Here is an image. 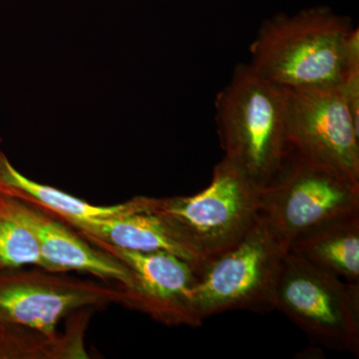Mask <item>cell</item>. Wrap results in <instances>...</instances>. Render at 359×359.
I'll return each instance as SVG.
<instances>
[{
	"label": "cell",
	"mask_w": 359,
	"mask_h": 359,
	"mask_svg": "<svg viewBox=\"0 0 359 359\" xmlns=\"http://www.w3.org/2000/svg\"><path fill=\"white\" fill-rule=\"evenodd\" d=\"M287 254V248L259 215L238 244L201 266L195 302L202 320L230 311L275 309L276 287Z\"/></svg>",
	"instance_id": "cell-5"
},
{
	"label": "cell",
	"mask_w": 359,
	"mask_h": 359,
	"mask_svg": "<svg viewBox=\"0 0 359 359\" xmlns=\"http://www.w3.org/2000/svg\"><path fill=\"white\" fill-rule=\"evenodd\" d=\"M65 273L0 271V359L87 358L86 323L65 334L59 327L84 309L118 304L121 287Z\"/></svg>",
	"instance_id": "cell-1"
},
{
	"label": "cell",
	"mask_w": 359,
	"mask_h": 359,
	"mask_svg": "<svg viewBox=\"0 0 359 359\" xmlns=\"http://www.w3.org/2000/svg\"><path fill=\"white\" fill-rule=\"evenodd\" d=\"M129 211L109 218L68 222V226L81 236H87L135 252H165L193 264L199 271L200 264L175 238L166 224L145 209L144 196L133 198Z\"/></svg>",
	"instance_id": "cell-11"
},
{
	"label": "cell",
	"mask_w": 359,
	"mask_h": 359,
	"mask_svg": "<svg viewBox=\"0 0 359 359\" xmlns=\"http://www.w3.org/2000/svg\"><path fill=\"white\" fill-rule=\"evenodd\" d=\"M25 266L49 271L32 231L0 210V271Z\"/></svg>",
	"instance_id": "cell-14"
},
{
	"label": "cell",
	"mask_w": 359,
	"mask_h": 359,
	"mask_svg": "<svg viewBox=\"0 0 359 359\" xmlns=\"http://www.w3.org/2000/svg\"><path fill=\"white\" fill-rule=\"evenodd\" d=\"M82 237L121 262L131 273V285H120L118 304L147 314L169 327L202 325L204 320L195 302L198 271L193 264L170 252H135L87 236Z\"/></svg>",
	"instance_id": "cell-9"
},
{
	"label": "cell",
	"mask_w": 359,
	"mask_h": 359,
	"mask_svg": "<svg viewBox=\"0 0 359 359\" xmlns=\"http://www.w3.org/2000/svg\"><path fill=\"white\" fill-rule=\"evenodd\" d=\"M0 210L32 231L49 271L54 273L83 271L104 282L122 287L131 285V273L125 264L90 244L61 219L2 194H0Z\"/></svg>",
	"instance_id": "cell-10"
},
{
	"label": "cell",
	"mask_w": 359,
	"mask_h": 359,
	"mask_svg": "<svg viewBox=\"0 0 359 359\" xmlns=\"http://www.w3.org/2000/svg\"><path fill=\"white\" fill-rule=\"evenodd\" d=\"M283 90L292 149L316 166L359 183V117L341 85Z\"/></svg>",
	"instance_id": "cell-8"
},
{
	"label": "cell",
	"mask_w": 359,
	"mask_h": 359,
	"mask_svg": "<svg viewBox=\"0 0 359 359\" xmlns=\"http://www.w3.org/2000/svg\"><path fill=\"white\" fill-rule=\"evenodd\" d=\"M275 309L327 348L359 354V283L346 282L287 252Z\"/></svg>",
	"instance_id": "cell-7"
},
{
	"label": "cell",
	"mask_w": 359,
	"mask_h": 359,
	"mask_svg": "<svg viewBox=\"0 0 359 359\" xmlns=\"http://www.w3.org/2000/svg\"><path fill=\"white\" fill-rule=\"evenodd\" d=\"M259 189L223 158L211 183L193 196L144 197L145 209L159 217L201 266L238 244L259 219Z\"/></svg>",
	"instance_id": "cell-4"
},
{
	"label": "cell",
	"mask_w": 359,
	"mask_h": 359,
	"mask_svg": "<svg viewBox=\"0 0 359 359\" xmlns=\"http://www.w3.org/2000/svg\"><path fill=\"white\" fill-rule=\"evenodd\" d=\"M0 194L39 208L65 223L71 221L109 218L129 211L133 199L124 204L94 205L53 187L32 181L20 173L0 151Z\"/></svg>",
	"instance_id": "cell-13"
},
{
	"label": "cell",
	"mask_w": 359,
	"mask_h": 359,
	"mask_svg": "<svg viewBox=\"0 0 359 359\" xmlns=\"http://www.w3.org/2000/svg\"><path fill=\"white\" fill-rule=\"evenodd\" d=\"M250 53V67L280 88H332L359 69L358 28L327 6L278 13L262 25Z\"/></svg>",
	"instance_id": "cell-2"
},
{
	"label": "cell",
	"mask_w": 359,
	"mask_h": 359,
	"mask_svg": "<svg viewBox=\"0 0 359 359\" xmlns=\"http://www.w3.org/2000/svg\"><path fill=\"white\" fill-rule=\"evenodd\" d=\"M224 158L257 189L269 185L292 153L283 90L250 65H238L216 99Z\"/></svg>",
	"instance_id": "cell-3"
},
{
	"label": "cell",
	"mask_w": 359,
	"mask_h": 359,
	"mask_svg": "<svg viewBox=\"0 0 359 359\" xmlns=\"http://www.w3.org/2000/svg\"><path fill=\"white\" fill-rule=\"evenodd\" d=\"M0 142H1V139H0Z\"/></svg>",
	"instance_id": "cell-15"
},
{
	"label": "cell",
	"mask_w": 359,
	"mask_h": 359,
	"mask_svg": "<svg viewBox=\"0 0 359 359\" xmlns=\"http://www.w3.org/2000/svg\"><path fill=\"white\" fill-rule=\"evenodd\" d=\"M287 252L346 282L359 283V214L304 233L290 243Z\"/></svg>",
	"instance_id": "cell-12"
},
{
	"label": "cell",
	"mask_w": 359,
	"mask_h": 359,
	"mask_svg": "<svg viewBox=\"0 0 359 359\" xmlns=\"http://www.w3.org/2000/svg\"><path fill=\"white\" fill-rule=\"evenodd\" d=\"M257 197L259 216L287 250L321 224L359 214V183L316 166L294 150Z\"/></svg>",
	"instance_id": "cell-6"
}]
</instances>
